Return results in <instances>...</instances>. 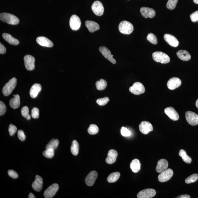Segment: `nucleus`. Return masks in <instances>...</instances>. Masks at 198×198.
Returning <instances> with one entry per match:
<instances>
[{
	"mask_svg": "<svg viewBox=\"0 0 198 198\" xmlns=\"http://www.w3.org/2000/svg\"><path fill=\"white\" fill-rule=\"evenodd\" d=\"M0 19L2 21L9 24L15 25L19 23V20L15 16L8 13H3L0 14Z\"/></svg>",
	"mask_w": 198,
	"mask_h": 198,
	"instance_id": "1",
	"label": "nucleus"
},
{
	"mask_svg": "<svg viewBox=\"0 0 198 198\" xmlns=\"http://www.w3.org/2000/svg\"><path fill=\"white\" fill-rule=\"evenodd\" d=\"M153 60L155 62L162 64H167L170 62V59L168 55L166 53L161 51H156L152 54Z\"/></svg>",
	"mask_w": 198,
	"mask_h": 198,
	"instance_id": "2",
	"label": "nucleus"
},
{
	"mask_svg": "<svg viewBox=\"0 0 198 198\" xmlns=\"http://www.w3.org/2000/svg\"><path fill=\"white\" fill-rule=\"evenodd\" d=\"M119 31L122 34L129 35L134 30V27L132 24L126 21H122L119 25Z\"/></svg>",
	"mask_w": 198,
	"mask_h": 198,
	"instance_id": "3",
	"label": "nucleus"
},
{
	"mask_svg": "<svg viewBox=\"0 0 198 198\" xmlns=\"http://www.w3.org/2000/svg\"><path fill=\"white\" fill-rule=\"evenodd\" d=\"M16 85L17 79L15 77H13L10 79L3 87L2 89L3 95L5 96L10 95L12 93L13 91L15 88Z\"/></svg>",
	"mask_w": 198,
	"mask_h": 198,
	"instance_id": "4",
	"label": "nucleus"
},
{
	"mask_svg": "<svg viewBox=\"0 0 198 198\" xmlns=\"http://www.w3.org/2000/svg\"><path fill=\"white\" fill-rule=\"evenodd\" d=\"M129 91L131 93L138 95L144 93L145 91V88L142 83L136 82L134 83L133 86L130 87Z\"/></svg>",
	"mask_w": 198,
	"mask_h": 198,
	"instance_id": "5",
	"label": "nucleus"
},
{
	"mask_svg": "<svg viewBox=\"0 0 198 198\" xmlns=\"http://www.w3.org/2000/svg\"><path fill=\"white\" fill-rule=\"evenodd\" d=\"M173 174V170L168 168L160 173L158 176V180L161 182H167L171 179Z\"/></svg>",
	"mask_w": 198,
	"mask_h": 198,
	"instance_id": "6",
	"label": "nucleus"
},
{
	"mask_svg": "<svg viewBox=\"0 0 198 198\" xmlns=\"http://www.w3.org/2000/svg\"><path fill=\"white\" fill-rule=\"evenodd\" d=\"M185 117L188 123L192 126L198 125V115L191 111L186 112Z\"/></svg>",
	"mask_w": 198,
	"mask_h": 198,
	"instance_id": "7",
	"label": "nucleus"
},
{
	"mask_svg": "<svg viewBox=\"0 0 198 198\" xmlns=\"http://www.w3.org/2000/svg\"><path fill=\"white\" fill-rule=\"evenodd\" d=\"M59 189L58 185L54 184L51 185L44 192V196L46 198H51L54 196Z\"/></svg>",
	"mask_w": 198,
	"mask_h": 198,
	"instance_id": "8",
	"label": "nucleus"
},
{
	"mask_svg": "<svg viewBox=\"0 0 198 198\" xmlns=\"http://www.w3.org/2000/svg\"><path fill=\"white\" fill-rule=\"evenodd\" d=\"M81 25V20L78 16L76 15H73L71 17L69 20V25L72 30H78L80 27Z\"/></svg>",
	"mask_w": 198,
	"mask_h": 198,
	"instance_id": "9",
	"label": "nucleus"
},
{
	"mask_svg": "<svg viewBox=\"0 0 198 198\" xmlns=\"http://www.w3.org/2000/svg\"><path fill=\"white\" fill-rule=\"evenodd\" d=\"M156 193L155 190L152 189H147L139 192L137 197L138 198H151L154 197Z\"/></svg>",
	"mask_w": 198,
	"mask_h": 198,
	"instance_id": "10",
	"label": "nucleus"
},
{
	"mask_svg": "<svg viewBox=\"0 0 198 198\" xmlns=\"http://www.w3.org/2000/svg\"><path fill=\"white\" fill-rule=\"evenodd\" d=\"M92 9L94 13L97 16H102L104 12V7L100 2L96 1L92 5Z\"/></svg>",
	"mask_w": 198,
	"mask_h": 198,
	"instance_id": "11",
	"label": "nucleus"
},
{
	"mask_svg": "<svg viewBox=\"0 0 198 198\" xmlns=\"http://www.w3.org/2000/svg\"><path fill=\"white\" fill-rule=\"evenodd\" d=\"M25 66L28 71H32L35 69V59L32 55H27L24 57Z\"/></svg>",
	"mask_w": 198,
	"mask_h": 198,
	"instance_id": "12",
	"label": "nucleus"
},
{
	"mask_svg": "<svg viewBox=\"0 0 198 198\" xmlns=\"http://www.w3.org/2000/svg\"><path fill=\"white\" fill-rule=\"evenodd\" d=\"M139 129L140 132L142 134L147 135L153 131L152 125L149 122L147 121H142L139 125Z\"/></svg>",
	"mask_w": 198,
	"mask_h": 198,
	"instance_id": "13",
	"label": "nucleus"
},
{
	"mask_svg": "<svg viewBox=\"0 0 198 198\" xmlns=\"http://www.w3.org/2000/svg\"><path fill=\"white\" fill-rule=\"evenodd\" d=\"M99 50L105 58L108 59L112 64L116 63V62L115 59L113 58V55L111 54L110 51L108 48L105 46H102L99 48Z\"/></svg>",
	"mask_w": 198,
	"mask_h": 198,
	"instance_id": "14",
	"label": "nucleus"
},
{
	"mask_svg": "<svg viewBox=\"0 0 198 198\" xmlns=\"http://www.w3.org/2000/svg\"><path fill=\"white\" fill-rule=\"evenodd\" d=\"M164 112L170 119L173 121H177L179 118V114L172 107H168L165 109Z\"/></svg>",
	"mask_w": 198,
	"mask_h": 198,
	"instance_id": "15",
	"label": "nucleus"
},
{
	"mask_svg": "<svg viewBox=\"0 0 198 198\" xmlns=\"http://www.w3.org/2000/svg\"><path fill=\"white\" fill-rule=\"evenodd\" d=\"M182 84V81L181 79L177 77H174L170 79L167 83V86L168 88L171 90H174L179 88Z\"/></svg>",
	"mask_w": 198,
	"mask_h": 198,
	"instance_id": "16",
	"label": "nucleus"
},
{
	"mask_svg": "<svg viewBox=\"0 0 198 198\" xmlns=\"http://www.w3.org/2000/svg\"><path fill=\"white\" fill-rule=\"evenodd\" d=\"M141 15L144 18H152L154 17L156 15V12L153 9L147 7H142L140 9Z\"/></svg>",
	"mask_w": 198,
	"mask_h": 198,
	"instance_id": "17",
	"label": "nucleus"
},
{
	"mask_svg": "<svg viewBox=\"0 0 198 198\" xmlns=\"http://www.w3.org/2000/svg\"><path fill=\"white\" fill-rule=\"evenodd\" d=\"M98 177V173L95 171L91 172L85 179V182L88 186H92L94 185Z\"/></svg>",
	"mask_w": 198,
	"mask_h": 198,
	"instance_id": "18",
	"label": "nucleus"
},
{
	"mask_svg": "<svg viewBox=\"0 0 198 198\" xmlns=\"http://www.w3.org/2000/svg\"><path fill=\"white\" fill-rule=\"evenodd\" d=\"M165 40L170 46L173 47H177L179 45V41L174 36L169 34H165L164 36Z\"/></svg>",
	"mask_w": 198,
	"mask_h": 198,
	"instance_id": "19",
	"label": "nucleus"
},
{
	"mask_svg": "<svg viewBox=\"0 0 198 198\" xmlns=\"http://www.w3.org/2000/svg\"><path fill=\"white\" fill-rule=\"evenodd\" d=\"M36 41L38 44L43 47H51L54 46L53 43L45 37H38L36 38Z\"/></svg>",
	"mask_w": 198,
	"mask_h": 198,
	"instance_id": "20",
	"label": "nucleus"
},
{
	"mask_svg": "<svg viewBox=\"0 0 198 198\" xmlns=\"http://www.w3.org/2000/svg\"><path fill=\"white\" fill-rule=\"evenodd\" d=\"M43 185L42 177L38 175L36 176L35 179L32 184V187L35 191L40 192L41 190Z\"/></svg>",
	"mask_w": 198,
	"mask_h": 198,
	"instance_id": "21",
	"label": "nucleus"
},
{
	"mask_svg": "<svg viewBox=\"0 0 198 198\" xmlns=\"http://www.w3.org/2000/svg\"><path fill=\"white\" fill-rule=\"evenodd\" d=\"M118 156L117 151L114 149L110 150L108 151V157L106 159V162L108 164H113L116 162Z\"/></svg>",
	"mask_w": 198,
	"mask_h": 198,
	"instance_id": "22",
	"label": "nucleus"
},
{
	"mask_svg": "<svg viewBox=\"0 0 198 198\" xmlns=\"http://www.w3.org/2000/svg\"><path fill=\"white\" fill-rule=\"evenodd\" d=\"M168 166V162L165 159H161L158 162L156 167V171L160 173L167 169Z\"/></svg>",
	"mask_w": 198,
	"mask_h": 198,
	"instance_id": "23",
	"label": "nucleus"
},
{
	"mask_svg": "<svg viewBox=\"0 0 198 198\" xmlns=\"http://www.w3.org/2000/svg\"><path fill=\"white\" fill-rule=\"evenodd\" d=\"M42 90V86L39 84L35 83L31 87L30 90V95L33 99L37 97L39 93Z\"/></svg>",
	"mask_w": 198,
	"mask_h": 198,
	"instance_id": "24",
	"label": "nucleus"
},
{
	"mask_svg": "<svg viewBox=\"0 0 198 198\" xmlns=\"http://www.w3.org/2000/svg\"><path fill=\"white\" fill-rule=\"evenodd\" d=\"M85 25L90 32H94L99 29V24L93 21L88 20L85 22Z\"/></svg>",
	"mask_w": 198,
	"mask_h": 198,
	"instance_id": "25",
	"label": "nucleus"
},
{
	"mask_svg": "<svg viewBox=\"0 0 198 198\" xmlns=\"http://www.w3.org/2000/svg\"><path fill=\"white\" fill-rule=\"evenodd\" d=\"M177 54L181 60L186 62L190 60L191 58L189 53L185 50H180L177 52Z\"/></svg>",
	"mask_w": 198,
	"mask_h": 198,
	"instance_id": "26",
	"label": "nucleus"
},
{
	"mask_svg": "<svg viewBox=\"0 0 198 198\" xmlns=\"http://www.w3.org/2000/svg\"><path fill=\"white\" fill-rule=\"evenodd\" d=\"M3 38L9 43L14 45H17L19 44V41L15 38L10 34L7 33H4L2 35Z\"/></svg>",
	"mask_w": 198,
	"mask_h": 198,
	"instance_id": "27",
	"label": "nucleus"
},
{
	"mask_svg": "<svg viewBox=\"0 0 198 198\" xmlns=\"http://www.w3.org/2000/svg\"><path fill=\"white\" fill-rule=\"evenodd\" d=\"M141 164L138 159H134L131 163L130 167L133 173H137L140 169Z\"/></svg>",
	"mask_w": 198,
	"mask_h": 198,
	"instance_id": "28",
	"label": "nucleus"
},
{
	"mask_svg": "<svg viewBox=\"0 0 198 198\" xmlns=\"http://www.w3.org/2000/svg\"><path fill=\"white\" fill-rule=\"evenodd\" d=\"M10 105L11 108L16 109L19 107L20 104V97L18 94L13 95V98L10 99Z\"/></svg>",
	"mask_w": 198,
	"mask_h": 198,
	"instance_id": "29",
	"label": "nucleus"
},
{
	"mask_svg": "<svg viewBox=\"0 0 198 198\" xmlns=\"http://www.w3.org/2000/svg\"><path fill=\"white\" fill-rule=\"evenodd\" d=\"M59 143V141L58 140L53 139L46 146V149H52L54 150L58 147Z\"/></svg>",
	"mask_w": 198,
	"mask_h": 198,
	"instance_id": "30",
	"label": "nucleus"
},
{
	"mask_svg": "<svg viewBox=\"0 0 198 198\" xmlns=\"http://www.w3.org/2000/svg\"><path fill=\"white\" fill-rule=\"evenodd\" d=\"M79 149V145L78 142L76 140H73L72 142L71 148V152L74 156H77L78 154Z\"/></svg>",
	"mask_w": 198,
	"mask_h": 198,
	"instance_id": "31",
	"label": "nucleus"
},
{
	"mask_svg": "<svg viewBox=\"0 0 198 198\" xmlns=\"http://www.w3.org/2000/svg\"><path fill=\"white\" fill-rule=\"evenodd\" d=\"M179 156L182 158V160L188 164L191 163L192 159L189 156L186 154V151L183 149L180 150L179 152Z\"/></svg>",
	"mask_w": 198,
	"mask_h": 198,
	"instance_id": "32",
	"label": "nucleus"
},
{
	"mask_svg": "<svg viewBox=\"0 0 198 198\" xmlns=\"http://www.w3.org/2000/svg\"><path fill=\"white\" fill-rule=\"evenodd\" d=\"M120 173L119 172H114L109 175L107 181L109 183H114L116 182L119 179L120 177Z\"/></svg>",
	"mask_w": 198,
	"mask_h": 198,
	"instance_id": "33",
	"label": "nucleus"
},
{
	"mask_svg": "<svg viewBox=\"0 0 198 198\" xmlns=\"http://www.w3.org/2000/svg\"><path fill=\"white\" fill-rule=\"evenodd\" d=\"M95 85L98 90H103L106 88L107 86V83L105 80L101 79L100 80L96 82Z\"/></svg>",
	"mask_w": 198,
	"mask_h": 198,
	"instance_id": "34",
	"label": "nucleus"
},
{
	"mask_svg": "<svg viewBox=\"0 0 198 198\" xmlns=\"http://www.w3.org/2000/svg\"><path fill=\"white\" fill-rule=\"evenodd\" d=\"M99 129L97 126L94 124L90 125L88 129V132L90 135H95L99 132Z\"/></svg>",
	"mask_w": 198,
	"mask_h": 198,
	"instance_id": "35",
	"label": "nucleus"
},
{
	"mask_svg": "<svg viewBox=\"0 0 198 198\" xmlns=\"http://www.w3.org/2000/svg\"><path fill=\"white\" fill-rule=\"evenodd\" d=\"M198 179V175L197 174H193L187 177L185 180L186 184H190L192 183L195 182Z\"/></svg>",
	"mask_w": 198,
	"mask_h": 198,
	"instance_id": "36",
	"label": "nucleus"
},
{
	"mask_svg": "<svg viewBox=\"0 0 198 198\" xmlns=\"http://www.w3.org/2000/svg\"><path fill=\"white\" fill-rule=\"evenodd\" d=\"M54 150L52 149H46L43 152V156L48 159H51L54 156Z\"/></svg>",
	"mask_w": 198,
	"mask_h": 198,
	"instance_id": "37",
	"label": "nucleus"
},
{
	"mask_svg": "<svg viewBox=\"0 0 198 198\" xmlns=\"http://www.w3.org/2000/svg\"><path fill=\"white\" fill-rule=\"evenodd\" d=\"M177 1L178 0H168L166 3V7L170 10H173L176 6Z\"/></svg>",
	"mask_w": 198,
	"mask_h": 198,
	"instance_id": "38",
	"label": "nucleus"
},
{
	"mask_svg": "<svg viewBox=\"0 0 198 198\" xmlns=\"http://www.w3.org/2000/svg\"><path fill=\"white\" fill-rule=\"evenodd\" d=\"M147 39L151 43L156 44L158 43V39L156 35L152 33H150L148 35Z\"/></svg>",
	"mask_w": 198,
	"mask_h": 198,
	"instance_id": "39",
	"label": "nucleus"
},
{
	"mask_svg": "<svg viewBox=\"0 0 198 198\" xmlns=\"http://www.w3.org/2000/svg\"><path fill=\"white\" fill-rule=\"evenodd\" d=\"M109 101H110L109 98L108 97H105L103 98L98 99L96 101V103L99 106H104L108 103Z\"/></svg>",
	"mask_w": 198,
	"mask_h": 198,
	"instance_id": "40",
	"label": "nucleus"
},
{
	"mask_svg": "<svg viewBox=\"0 0 198 198\" xmlns=\"http://www.w3.org/2000/svg\"><path fill=\"white\" fill-rule=\"evenodd\" d=\"M31 116L34 119H38L39 116V110L37 108H34L31 111Z\"/></svg>",
	"mask_w": 198,
	"mask_h": 198,
	"instance_id": "41",
	"label": "nucleus"
},
{
	"mask_svg": "<svg viewBox=\"0 0 198 198\" xmlns=\"http://www.w3.org/2000/svg\"><path fill=\"white\" fill-rule=\"evenodd\" d=\"M121 133L122 136L125 137L129 136H131V133L126 128L122 127L121 129Z\"/></svg>",
	"mask_w": 198,
	"mask_h": 198,
	"instance_id": "42",
	"label": "nucleus"
},
{
	"mask_svg": "<svg viewBox=\"0 0 198 198\" xmlns=\"http://www.w3.org/2000/svg\"><path fill=\"white\" fill-rule=\"evenodd\" d=\"M17 129V128L15 125H12V124H11V125H9V134L11 136H13L15 133L16 132Z\"/></svg>",
	"mask_w": 198,
	"mask_h": 198,
	"instance_id": "43",
	"label": "nucleus"
},
{
	"mask_svg": "<svg viewBox=\"0 0 198 198\" xmlns=\"http://www.w3.org/2000/svg\"><path fill=\"white\" fill-rule=\"evenodd\" d=\"M6 111V107L3 102L0 101V115L2 116L5 114Z\"/></svg>",
	"mask_w": 198,
	"mask_h": 198,
	"instance_id": "44",
	"label": "nucleus"
},
{
	"mask_svg": "<svg viewBox=\"0 0 198 198\" xmlns=\"http://www.w3.org/2000/svg\"><path fill=\"white\" fill-rule=\"evenodd\" d=\"M190 18L192 22H196L198 21V10L190 14Z\"/></svg>",
	"mask_w": 198,
	"mask_h": 198,
	"instance_id": "45",
	"label": "nucleus"
},
{
	"mask_svg": "<svg viewBox=\"0 0 198 198\" xmlns=\"http://www.w3.org/2000/svg\"><path fill=\"white\" fill-rule=\"evenodd\" d=\"M18 136L19 139L21 141H24L25 140L26 136L24 133L23 131L21 129L18 131Z\"/></svg>",
	"mask_w": 198,
	"mask_h": 198,
	"instance_id": "46",
	"label": "nucleus"
},
{
	"mask_svg": "<svg viewBox=\"0 0 198 198\" xmlns=\"http://www.w3.org/2000/svg\"><path fill=\"white\" fill-rule=\"evenodd\" d=\"M29 112V110L28 107L25 106L21 109V113L22 116L25 118L28 115Z\"/></svg>",
	"mask_w": 198,
	"mask_h": 198,
	"instance_id": "47",
	"label": "nucleus"
},
{
	"mask_svg": "<svg viewBox=\"0 0 198 198\" xmlns=\"http://www.w3.org/2000/svg\"><path fill=\"white\" fill-rule=\"evenodd\" d=\"M8 175L9 176L12 177V178L16 179L18 178V175L15 171L13 170H9L8 171Z\"/></svg>",
	"mask_w": 198,
	"mask_h": 198,
	"instance_id": "48",
	"label": "nucleus"
},
{
	"mask_svg": "<svg viewBox=\"0 0 198 198\" xmlns=\"http://www.w3.org/2000/svg\"><path fill=\"white\" fill-rule=\"evenodd\" d=\"M6 49L5 46L2 43H0V53L1 54H5L6 53Z\"/></svg>",
	"mask_w": 198,
	"mask_h": 198,
	"instance_id": "49",
	"label": "nucleus"
},
{
	"mask_svg": "<svg viewBox=\"0 0 198 198\" xmlns=\"http://www.w3.org/2000/svg\"><path fill=\"white\" fill-rule=\"evenodd\" d=\"M190 196L188 195H184L179 196L176 197V198H190Z\"/></svg>",
	"mask_w": 198,
	"mask_h": 198,
	"instance_id": "50",
	"label": "nucleus"
},
{
	"mask_svg": "<svg viewBox=\"0 0 198 198\" xmlns=\"http://www.w3.org/2000/svg\"><path fill=\"white\" fill-rule=\"evenodd\" d=\"M28 198H35L36 197H35V196L32 193H31L29 194V196H28Z\"/></svg>",
	"mask_w": 198,
	"mask_h": 198,
	"instance_id": "51",
	"label": "nucleus"
},
{
	"mask_svg": "<svg viewBox=\"0 0 198 198\" xmlns=\"http://www.w3.org/2000/svg\"><path fill=\"white\" fill-rule=\"evenodd\" d=\"M25 119L28 120H29L31 119V116L30 114H29L28 115H27L26 117L25 118Z\"/></svg>",
	"mask_w": 198,
	"mask_h": 198,
	"instance_id": "52",
	"label": "nucleus"
},
{
	"mask_svg": "<svg viewBox=\"0 0 198 198\" xmlns=\"http://www.w3.org/2000/svg\"><path fill=\"white\" fill-rule=\"evenodd\" d=\"M196 106L198 108V99H197L196 101Z\"/></svg>",
	"mask_w": 198,
	"mask_h": 198,
	"instance_id": "53",
	"label": "nucleus"
},
{
	"mask_svg": "<svg viewBox=\"0 0 198 198\" xmlns=\"http://www.w3.org/2000/svg\"><path fill=\"white\" fill-rule=\"evenodd\" d=\"M194 2L197 4H198V0H193Z\"/></svg>",
	"mask_w": 198,
	"mask_h": 198,
	"instance_id": "54",
	"label": "nucleus"
}]
</instances>
